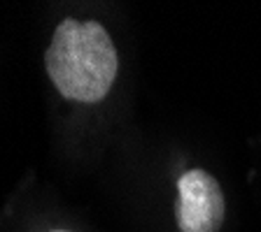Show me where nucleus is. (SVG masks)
Here are the masks:
<instances>
[{
  "label": "nucleus",
  "instance_id": "nucleus-1",
  "mask_svg": "<svg viewBox=\"0 0 261 232\" xmlns=\"http://www.w3.org/2000/svg\"><path fill=\"white\" fill-rule=\"evenodd\" d=\"M47 75L61 95L77 103H98L117 77V49L96 21L63 19L44 54Z\"/></svg>",
  "mask_w": 261,
  "mask_h": 232
},
{
  "label": "nucleus",
  "instance_id": "nucleus-2",
  "mask_svg": "<svg viewBox=\"0 0 261 232\" xmlns=\"http://www.w3.org/2000/svg\"><path fill=\"white\" fill-rule=\"evenodd\" d=\"M177 225L182 232H217L224 221V195L205 170H189L177 179Z\"/></svg>",
  "mask_w": 261,
  "mask_h": 232
},
{
  "label": "nucleus",
  "instance_id": "nucleus-3",
  "mask_svg": "<svg viewBox=\"0 0 261 232\" xmlns=\"http://www.w3.org/2000/svg\"><path fill=\"white\" fill-rule=\"evenodd\" d=\"M54 232H63V230H54Z\"/></svg>",
  "mask_w": 261,
  "mask_h": 232
}]
</instances>
